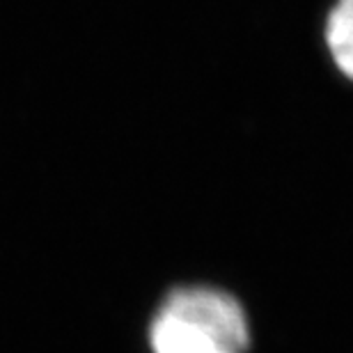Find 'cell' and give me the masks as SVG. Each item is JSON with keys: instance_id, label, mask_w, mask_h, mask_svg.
<instances>
[{"instance_id": "2", "label": "cell", "mask_w": 353, "mask_h": 353, "mask_svg": "<svg viewBox=\"0 0 353 353\" xmlns=\"http://www.w3.org/2000/svg\"><path fill=\"white\" fill-rule=\"evenodd\" d=\"M326 44L335 67L353 81V0H337L326 21Z\"/></svg>"}, {"instance_id": "1", "label": "cell", "mask_w": 353, "mask_h": 353, "mask_svg": "<svg viewBox=\"0 0 353 353\" xmlns=\"http://www.w3.org/2000/svg\"><path fill=\"white\" fill-rule=\"evenodd\" d=\"M152 353H248L250 326L241 303L216 287H179L150 323Z\"/></svg>"}]
</instances>
